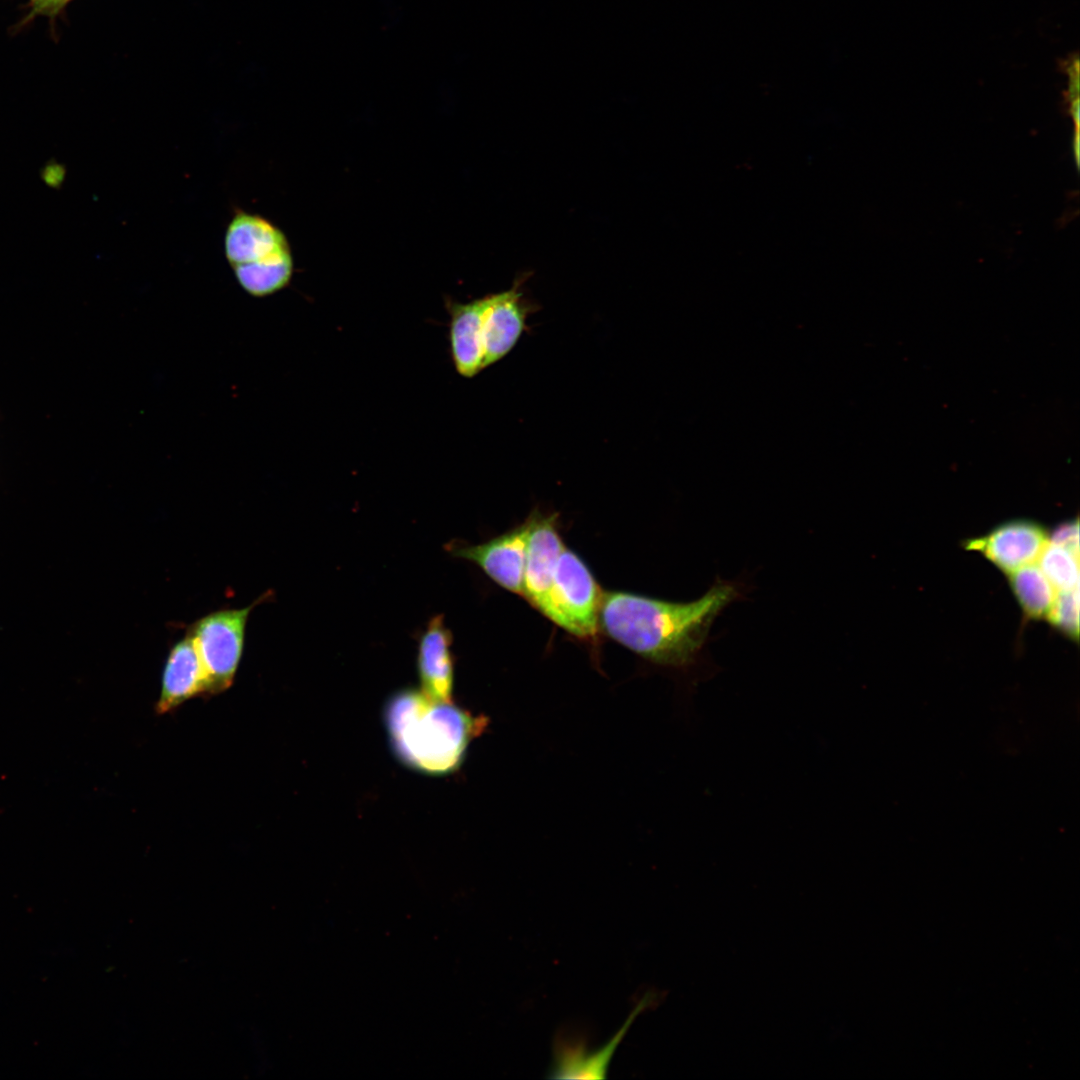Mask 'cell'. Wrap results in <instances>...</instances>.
I'll return each instance as SVG.
<instances>
[{
    "mask_svg": "<svg viewBox=\"0 0 1080 1080\" xmlns=\"http://www.w3.org/2000/svg\"><path fill=\"white\" fill-rule=\"evenodd\" d=\"M741 596L737 583L718 579L700 598L670 602L627 592L602 593L599 623L615 641L663 666L694 665L710 628Z\"/></svg>",
    "mask_w": 1080,
    "mask_h": 1080,
    "instance_id": "6da1fadb",
    "label": "cell"
},
{
    "mask_svg": "<svg viewBox=\"0 0 1080 1080\" xmlns=\"http://www.w3.org/2000/svg\"><path fill=\"white\" fill-rule=\"evenodd\" d=\"M384 722L397 758L430 775L458 768L469 743L487 724L486 718L473 717L451 702L433 701L410 688L387 700Z\"/></svg>",
    "mask_w": 1080,
    "mask_h": 1080,
    "instance_id": "7a4b0ae2",
    "label": "cell"
},
{
    "mask_svg": "<svg viewBox=\"0 0 1080 1080\" xmlns=\"http://www.w3.org/2000/svg\"><path fill=\"white\" fill-rule=\"evenodd\" d=\"M267 597L263 594L243 608L213 611L193 622L187 633L193 640L206 681V696L228 690L237 674L252 610Z\"/></svg>",
    "mask_w": 1080,
    "mask_h": 1080,
    "instance_id": "3957f363",
    "label": "cell"
},
{
    "mask_svg": "<svg viewBox=\"0 0 1080 1080\" xmlns=\"http://www.w3.org/2000/svg\"><path fill=\"white\" fill-rule=\"evenodd\" d=\"M602 592L582 559L566 547L554 572L544 616L581 638L594 636Z\"/></svg>",
    "mask_w": 1080,
    "mask_h": 1080,
    "instance_id": "277c9868",
    "label": "cell"
},
{
    "mask_svg": "<svg viewBox=\"0 0 1080 1080\" xmlns=\"http://www.w3.org/2000/svg\"><path fill=\"white\" fill-rule=\"evenodd\" d=\"M224 249L234 274H260L293 266L285 234L253 213L236 212L226 229Z\"/></svg>",
    "mask_w": 1080,
    "mask_h": 1080,
    "instance_id": "5b68a950",
    "label": "cell"
},
{
    "mask_svg": "<svg viewBox=\"0 0 1080 1080\" xmlns=\"http://www.w3.org/2000/svg\"><path fill=\"white\" fill-rule=\"evenodd\" d=\"M531 515L521 525L477 545L453 547L457 558L478 565L494 582L510 592L523 594L526 549Z\"/></svg>",
    "mask_w": 1080,
    "mask_h": 1080,
    "instance_id": "8992f818",
    "label": "cell"
},
{
    "mask_svg": "<svg viewBox=\"0 0 1080 1080\" xmlns=\"http://www.w3.org/2000/svg\"><path fill=\"white\" fill-rule=\"evenodd\" d=\"M524 280L516 279L508 290L489 294L483 317L484 369L509 354L528 329L526 321L536 305L523 296Z\"/></svg>",
    "mask_w": 1080,
    "mask_h": 1080,
    "instance_id": "52a82bcc",
    "label": "cell"
},
{
    "mask_svg": "<svg viewBox=\"0 0 1080 1080\" xmlns=\"http://www.w3.org/2000/svg\"><path fill=\"white\" fill-rule=\"evenodd\" d=\"M1049 541L1046 530L1031 520H1012L969 540L967 549L981 552L1004 572L1036 563Z\"/></svg>",
    "mask_w": 1080,
    "mask_h": 1080,
    "instance_id": "ba28073f",
    "label": "cell"
},
{
    "mask_svg": "<svg viewBox=\"0 0 1080 1080\" xmlns=\"http://www.w3.org/2000/svg\"><path fill=\"white\" fill-rule=\"evenodd\" d=\"M556 520V514L531 515L522 595L542 614L547 607L558 558L565 548Z\"/></svg>",
    "mask_w": 1080,
    "mask_h": 1080,
    "instance_id": "9c48e42d",
    "label": "cell"
},
{
    "mask_svg": "<svg viewBox=\"0 0 1080 1080\" xmlns=\"http://www.w3.org/2000/svg\"><path fill=\"white\" fill-rule=\"evenodd\" d=\"M651 999L644 997L635 1006L622 1027L601 1048L589 1051L583 1041L559 1038L554 1046V1059L550 1078L555 1079H602L606 1078L610 1061L633 1024L636 1017L649 1005Z\"/></svg>",
    "mask_w": 1080,
    "mask_h": 1080,
    "instance_id": "30bf717a",
    "label": "cell"
},
{
    "mask_svg": "<svg viewBox=\"0 0 1080 1080\" xmlns=\"http://www.w3.org/2000/svg\"><path fill=\"white\" fill-rule=\"evenodd\" d=\"M196 696H206V681L193 640L186 633L167 655L155 712H172Z\"/></svg>",
    "mask_w": 1080,
    "mask_h": 1080,
    "instance_id": "8fae6325",
    "label": "cell"
},
{
    "mask_svg": "<svg viewBox=\"0 0 1080 1080\" xmlns=\"http://www.w3.org/2000/svg\"><path fill=\"white\" fill-rule=\"evenodd\" d=\"M488 302L489 295L468 303L446 301L452 361L464 378H473L484 369L483 317Z\"/></svg>",
    "mask_w": 1080,
    "mask_h": 1080,
    "instance_id": "7c38bea8",
    "label": "cell"
},
{
    "mask_svg": "<svg viewBox=\"0 0 1080 1080\" xmlns=\"http://www.w3.org/2000/svg\"><path fill=\"white\" fill-rule=\"evenodd\" d=\"M452 636L442 616L433 617L422 633L417 669L422 692L436 702H451L453 688Z\"/></svg>",
    "mask_w": 1080,
    "mask_h": 1080,
    "instance_id": "4fadbf2b",
    "label": "cell"
},
{
    "mask_svg": "<svg viewBox=\"0 0 1080 1080\" xmlns=\"http://www.w3.org/2000/svg\"><path fill=\"white\" fill-rule=\"evenodd\" d=\"M1010 576V586L1026 616L1040 618L1048 614L1057 590L1038 564L1023 566Z\"/></svg>",
    "mask_w": 1080,
    "mask_h": 1080,
    "instance_id": "5bb4252c",
    "label": "cell"
},
{
    "mask_svg": "<svg viewBox=\"0 0 1080 1080\" xmlns=\"http://www.w3.org/2000/svg\"><path fill=\"white\" fill-rule=\"evenodd\" d=\"M1038 566L1056 590L1078 588V553L1069 548L1048 541L1038 559Z\"/></svg>",
    "mask_w": 1080,
    "mask_h": 1080,
    "instance_id": "9a60e30c",
    "label": "cell"
},
{
    "mask_svg": "<svg viewBox=\"0 0 1080 1080\" xmlns=\"http://www.w3.org/2000/svg\"><path fill=\"white\" fill-rule=\"evenodd\" d=\"M1046 617L1058 630L1071 638L1077 639L1079 633L1078 588L1057 590Z\"/></svg>",
    "mask_w": 1080,
    "mask_h": 1080,
    "instance_id": "2e32d148",
    "label": "cell"
},
{
    "mask_svg": "<svg viewBox=\"0 0 1080 1080\" xmlns=\"http://www.w3.org/2000/svg\"><path fill=\"white\" fill-rule=\"evenodd\" d=\"M1050 542L1064 546L1074 551L1079 552V527L1078 521H1070L1063 523L1059 526L1051 535Z\"/></svg>",
    "mask_w": 1080,
    "mask_h": 1080,
    "instance_id": "e0dca14e",
    "label": "cell"
},
{
    "mask_svg": "<svg viewBox=\"0 0 1080 1080\" xmlns=\"http://www.w3.org/2000/svg\"><path fill=\"white\" fill-rule=\"evenodd\" d=\"M42 178L51 187H59L65 177V168L57 162H50L42 170Z\"/></svg>",
    "mask_w": 1080,
    "mask_h": 1080,
    "instance_id": "ac0fdd59",
    "label": "cell"
},
{
    "mask_svg": "<svg viewBox=\"0 0 1080 1080\" xmlns=\"http://www.w3.org/2000/svg\"><path fill=\"white\" fill-rule=\"evenodd\" d=\"M1070 112H1071L1072 119L1075 122V127H1076V129H1078V126H1079V112H1080V110H1079V98L1073 99L1071 101Z\"/></svg>",
    "mask_w": 1080,
    "mask_h": 1080,
    "instance_id": "d6986e66",
    "label": "cell"
},
{
    "mask_svg": "<svg viewBox=\"0 0 1080 1080\" xmlns=\"http://www.w3.org/2000/svg\"><path fill=\"white\" fill-rule=\"evenodd\" d=\"M1072 152H1073V155H1074L1075 162L1078 165L1079 164V136H1078V129H1076L1075 135H1074L1073 140H1072Z\"/></svg>",
    "mask_w": 1080,
    "mask_h": 1080,
    "instance_id": "ffe728a7",
    "label": "cell"
}]
</instances>
